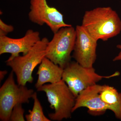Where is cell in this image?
Wrapping results in <instances>:
<instances>
[{
  "instance_id": "obj_1",
  "label": "cell",
  "mask_w": 121,
  "mask_h": 121,
  "mask_svg": "<svg viewBox=\"0 0 121 121\" xmlns=\"http://www.w3.org/2000/svg\"><path fill=\"white\" fill-rule=\"evenodd\" d=\"M91 37L105 41L121 31V20L110 7H100L85 12L81 25Z\"/></svg>"
},
{
  "instance_id": "obj_2",
  "label": "cell",
  "mask_w": 121,
  "mask_h": 121,
  "mask_svg": "<svg viewBox=\"0 0 121 121\" xmlns=\"http://www.w3.org/2000/svg\"><path fill=\"white\" fill-rule=\"evenodd\" d=\"M37 91L45 92L50 107L54 109V113L48 114L51 120L60 121L71 118L76 97L63 80L44 84Z\"/></svg>"
},
{
  "instance_id": "obj_3",
  "label": "cell",
  "mask_w": 121,
  "mask_h": 121,
  "mask_svg": "<svg viewBox=\"0 0 121 121\" xmlns=\"http://www.w3.org/2000/svg\"><path fill=\"white\" fill-rule=\"evenodd\" d=\"M49 41L48 38L44 37L37 42L26 55L6 60L7 66L10 67L15 73L19 86H26L27 83L33 82V72L45 57L46 48Z\"/></svg>"
},
{
  "instance_id": "obj_4",
  "label": "cell",
  "mask_w": 121,
  "mask_h": 121,
  "mask_svg": "<svg viewBox=\"0 0 121 121\" xmlns=\"http://www.w3.org/2000/svg\"><path fill=\"white\" fill-rule=\"evenodd\" d=\"M119 75L120 73L117 71L110 75H100L93 67H85L76 61H71L63 69L62 80L76 97L81 91L103 79H109Z\"/></svg>"
},
{
  "instance_id": "obj_5",
  "label": "cell",
  "mask_w": 121,
  "mask_h": 121,
  "mask_svg": "<svg viewBox=\"0 0 121 121\" xmlns=\"http://www.w3.org/2000/svg\"><path fill=\"white\" fill-rule=\"evenodd\" d=\"M76 39V31L72 26L60 29L48 42L45 57L64 69L71 62Z\"/></svg>"
},
{
  "instance_id": "obj_6",
  "label": "cell",
  "mask_w": 121,
  "mask_h": 121,
  "mask_svg": "<svg viewBox=\"0 0 121 121\" xmlns=\"http://www.w3.org/2000/svg\"><path fill=\"white\" fill-rule=\"evenodd\" d=\"M12 71L0 89V119L10 121L13 107L17 104L28 103L35 92L26 86H19L15 82Z\"/></svg>"
},
{
  "instance_id": "obj_7",
  "label": "cell",
  "mask_w": 121,
  "mask_h": 121,
  "mask_svg": "<svg viewBox=\"0 0 121 121\" xmlns=\"http://www.w3.org/2000/svg\"><path fill=\"white\" fill-rule=\"evenodd\" d=\"M30 21L39 26L46 24L54 34L63 27L72 26L65 23L63 14L56 8L50 6L47 0H30Z\"/></svg>"
},
{
  "instance_id": "obj_8",
  "label": "cell",
  "mask_w": 121,
  "mask_h": 121,
  "mask_svg": "<svg viewBox=\"0 0 121 121\" xmlns=\"http://www.w3.org/2000/svg\"><path fill=\"white\" fill-rule=\"evenodd\" d=\"M75 29L76 39L72 56L83 66L93 67L97 59L98 41L91 37L82 25H77Z\"/></svg>"
},
{
  "instance_id": "obj_9",
  "label": "cell",
  "mask_w": 121,
  "mask_h": 121,
  "mask_svg": "<svg viewBox=\"0 0 121 121\" xmlns=\"http://www.w3.org/2000/svg\"><path fill=\"white\" fill-rule=\"evenodd\" d=\"M40 39L39 32L32 29L28 30L23 37L19 39L0 36V55L10 53L9 60L19 56L20 53L26 55Z\"/></svg>"
},
{
  "instance_id": "obj_10",
  "label": "cell",
  "mask_w": 121,
  "mask_h": 121,
  "mask_svg": "<svg viewBox=\"0 0 121 121\" xmlns=\"http://www.w3.org/2000/svg\"><path fill=\"white\" fill-rule=\"evenodd\" d=\"M103 86L96 84L81 91L76 97L72 112L81 107H86L88 109V112L92 115L97 116L104 114L108 110V108L100 96Z\"/></svg>"
},
{
  "instance_id": "obj_11",
  "label": "cell",
  "mask_w": 121,
  "mask_h": 121,
  "mask_svg": "<svg viewBox=\"0 0 121 121\" xmlns=\"http://www.w3.org/2000/svg\"><path fill=\"white\" fill-rule=\"evenodd\" d=\"M63 69L45 57L42 60L37 72L38 75L36 89L47 83H56L62 80Z\"/></svg>"
},
{
  "instance_id": "obj_12",
  "label": "cell",
  "mask_w": 121,
  "mask_h": 121,
  "mask_svg": "<svg viewBox=\"0 0 121 121\" xmlns=\"http://www.w3.org/2000/svg\"><path fill=\"white\" fill-rule=\"evenodd\" d=\"M102 101L117 119L121 120V93L114 87L104 85L100 93Z\"/></svg>"
},
{
  "instance_id": "obj_13",
  "label": "cell",
  "mask_w": 121,
  "mask_h": 121,
  "mask_svg": "<svg viewBox=\"0 0 121 121\" xmlns=\"http://www.w3.org/2000/svg\"><path fill=\"white\" fill-rule=\"evenodd\" d=\"M32 98L34 100V104L32 110H29V114L25 116L27 121H50L44 114L41 103L37 98V94L34 93Z\"/></svg>"
},
{
  "instance_id": "obj_14",
  "label": "cell",
  "mask_w": 121,
  "mask_h": 121,
  "mask_svg": "<svg viewBox=\"0 0 121 121\" xmlns=\"http://www.w3.org/2000/svg\"><path fill=\"white\" fill-rule=\"evenodd\" d=\"M22 104H17L13 107L10 117V121H25L24 110L22 108Z\"/></svg>"
},
{
  "instance_id": "obj_15",
  "label": "cell",
  "mask_w": 121,
  "mask_h": 121,
  "mask_svg": "<svg viewBox=\"0 0 121 121\" xmlns=\"http://www.w3.org/2000/svg\"><path fill=\"white\" fill-rule=\"evenodd\" d=\"M14 27L11 25H9L5 24L0 19V36H7L9 33L13 31Z\"/></svg>"
},
{
  "instance_id": "obj_16",
  "label": "cell",
  "mask_w": 121,
  "mask_h": 121,
  "mask_svg": "<svg viewBox=\"0 0 121 121\" xmlns=\"http://www.w3.org/2000/svg\"><path fill=\"white\" fill-rule=\"evenodd\" d=\"M117 47L118 49L119 50V52L117 56H115L113 59V61L114 62L116 61H121V44H118L117 45Z\"/></svg>"
},
{
  "instance_id": "obj_17",
  "label": "cell",
  "mask_w": 121,
  "mask_h": 121,
  "mask_svg": "<svg viewBox=\"0 0 121 121\" xmlns=\"http://www.w3.org/2000/svg\"><path fill=\"white\" fill-rule=\"evenodd\" d=\"M7 73V71H2L0 72V80H3L4 76Z\"/></svg>"
}]
</instances>
